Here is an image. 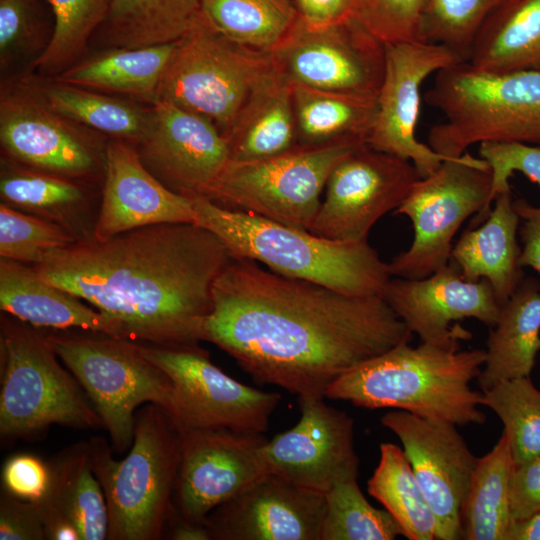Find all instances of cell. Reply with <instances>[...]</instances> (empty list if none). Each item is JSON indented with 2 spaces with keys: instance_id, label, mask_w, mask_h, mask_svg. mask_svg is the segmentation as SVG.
Here are the masks:
<instances>
[{
  "instance_id": "cell-10",
  "label": "cell",
  "mask_w": 540,
  "mask_h": 540,
  "mask_svg": "<svg viewBox=\"0 0 540 540\" xmlns=\"http://www.w3.org/2000/svg\"><path fill=\"white\" fill-rule=\"evenodd\" d=\"M364 144L297 145L263 159L230 160L207 198L230 209L310 231L333 169Z\"/></svg>"
},
{
  "instance_id": "cell-38",
  "label": "cell",
  "mask_w": 540,
  "mask_h": 540,
  "mask_svg": "<svg viewBox=\"0 0 540 540\" xmlns=\"http://www.w3.org/2000/svg\"><path fill=\"white\" fill-rule=\"evenodd\" d=\"M324 494L321 540H394L404 536L387 510L368 502L357 479L341 481Z\"/></svg>"
},
{
  "instance_id": "cell-30",
  "label": "cell",
  "mask_w": 540,
  "mask_h": 540,
  "mask_svg": "<svg viewBox=\"0 0 540 540\" xmlns=\"http://www.w3.org/2000/svg\"><path fill=\"white\" fill-rule=\"evenodd\" d=\"M297 145L367 142L377 116V98L292 83Z\"/></svg>"
},
{
  "instance_id": "cell-14",
  "label": "cell",
  "mask_w": 540,
  "mask_h": 540,
  "mask_svg": "<svg viewBox=\"0 0 540 540\" xmlns=\"http://www.w3.org/2000/svg\"><path fill=\"white\" fill-rule=\"evenodd\" d=\"M421 178L409 160L367 144L333 169L310 232L332 240H368L371 228L407 198Z\"/></svg>"
},
{
  "instance_id": "cell-27",
  "label": "cell",
  "mask_w": 540,
  "mask_h": 540,
  "mask_svg": "<svg viewBox=\"0 0 540 540\" xmlns=\"http://www.w3.org/2000/svg\"><path fill=\"white\" fill-rule=\"evenodd\" d=\"M48 465L49 487L38 501L44 525L51 520H68L79 529L82 540L107 539L108 509L91 466L88 442L64 449Z\"/></svg>"
},
{
  "instance_id": "cell-1",
  "label": "cell",
  "mask_w": 540,
  "mask_h": 540,
  "mask_svg": "<svg viewBox=\"0 0 540 540\" xmlns=\"http://www.w3.org/2000/svg\"><path fill=\"white\" fill-rule=\"evenodd\" d=\"M202 332L259 383L324 397L352 368L413 333L383 296L347 295L233 258L216 279Z\"/></svg>"
},
{
  "instance_id": "cell-15",
  "label": "cell",
  "mask_w": 540,
  "mask_h": 540,
  "mask_svg": "<svg viewBox=\"0 0 540 540\" xmlns=\"http://www.w3.org/2000/svg\"><path fill=\"white\" fill-rule=\"evenodd\" d=\"M459 62L461 59L452 50L439 44L422 41L385 44V71L377 98V116L366 144L409 160L421 178L451 159L420 142L416 126L423 81Z\"/></svg>"
},
{
  "instance_id": "cell-23",
  "label": "cell",
  "mask_w": 540,
  "mask_h": 540,
  "mask_svg": "<svg viewBox=\"0 0 540 540\" xmlns=\"http://www.w3.org/2000/svg\"><path fill=\"white\" fill-rule=\"evenodd\" d=\"M106 171L93 238L108 240L124 232L164 223H196L188 197L165 186L122 140L106 149Z\"/></svg>"
},
{
  "instance_id": "cell-26",
  "label": "cell",
  "mask_w": 540,
  "mask_h": 540,
  "mask_svg": "<svg viewBox=\"0 0 540 540\" xmlns=\"http://www.w3.org/2000/svg\"><path fill=\"white\" fill-rule=\"evenodd\" d=\"M485 351V363L477 377L482 391L505 380L530 377L540 351L539 281L523 279L501 305Z\"/></svg>"
},
{
  "instance_id": "cell-25",
  "label": "cell",
  "mask_w": 540,
  "mask_h": 540,
  "mask_svg": "<svg viewBox=\"0 0 540 540\" xmlns=\"http://www.w3.org/2000/svg\"><path fill=\"white\" fill-rule=\"evenodd\" d=\"M519 224L511 190L502 192L482 224L464 231L451 253V260L463 278L488 280L501 305L524 279L519 264Z\"/></svg>"
},
{
  "instance_id": "cell-6",
  "label": "cell",
  "mask_w": 540,
  "mask_h": 540,
  "mask_svg": "<svg viewBox=\"0 0 540 540\" xmlns=\"http://www.w3.org/2000/svg\"><path fill=\"white\" fill-rule=\"evenodd\" d=\"M424 101L444 115L428 145L456 158L483 142L540 146V71L492 73L459 62L435 73Z\"/></svg>"
},
{
  "instance_id": "cell-21",
  "label": "cell",
  "mask_w": 540,
  "mask_h": 540,
  "mask_svg": "<svg viewBox=\"0 0 540 540\" xmlns=\"http://www.w3.org/2000/svg\"><path fill=\"white\" fill-rule=\"evenodd\" d=\"M325 494L266 473L207 517L214 540H321Z\"/></svg>"
},
{
  "instance_id": "cell-8",
  "label": "cell",
  "mask_w": 540,
  "mask_h": 540,
  "mask_svg": "<svg viewBox=\"0 0 540 540\" xmlns=\"http://www.w3.org/2000/svg\"><path fill=\"white\" fill-rule=\"evenodd\" d=\"M275 70L272 52L225 38L198 13L176 41L157 99L206 118L225 137L248 99Z\"/></svg>"
},
{
  "instance_id": "cell-22",
  "label": "cell",
  "mask_w": 540,
  "mask_h": 540,
  "mask_svg": "<svg viewBox=\"0 0 540 540\" xmlns=\"http://www.w3.org/2000/svg\"><path fill=\"white\" fill-rule=\"evenodd\" d=\"M70 123L34 92L1 98V145L11 158L35 170L65 178L94 170L97 159L92 143Z\"/></svg>"
},
{
  "instance_id": "cell-39",
  "label": "cell",
  "mask_w": 540,
  "mask_h": 540,
  "mask_svg": "<svg viewBox=\"0 0 540 540\" xmlns=\"http://www.w3.org/2000/svg\"><path fill=\"white\" fill-rule=\"evenodd\" d=\"M54 17L48 43L34 61L46 72H57L75 60L104 22L113 0H46Z\"/></svg>"
},
{
  "instance_id": "cell-41",
  "label": "cell",
  "mask_w": 540,
  "mask_h": 540,
  "mask_svg": "<svg viewBox=\"0 0 540 540\" xmlns=\"http://www.w3.org/2000/svg\"><path fill=\"white\" fill-rule=\"evenodd\" d=\"M63 225L0 205V256L20 263H43L51 255L77 242Z\"/></svg>"
},
{
  "instance_id": "cell-18",
  "label": "cell",
  "mask_w": 540,
  "mask_h": 540,
  "mask_svg": "<svg viewBox=\"0 0 540 540\" xmlns=\"http://www.w3.org/2000/svg\"><path fill=\"white\" fill-rule=\"evenodd\" d=\"M324 399L298 397L299 421L262 448L268 473L322 493L359 475L353 419Z\"/></svg>"
},
{
  "instance_id": "cell-4",
  "label": "cell",
  "mask_w": 540,
  "mask_h": 540,
  "mask_svg": "<svg viewBox=\"0 0 540 540\" xmlns=\"http://www.w3.org/2000/svg\"><path fill=\"white\" fill-rule=\"evenodd\" d=\"M196 224L217 235L233 258L321 284L352 296H383L392 279L368 240L348 242L318 236L252 213L189 197Z\"/></svg>"
},
{
  "instance_id": "cell-3",
  "label": "cell",
  "mask_w": 540,
  "mask_h": 540,
  "mask_svg": "<svg viewBox=\"0 0 540 540\" xmlns=\"http://www.w3.org/2000/svg\"><path fill=\"white\" fill-rule=\"evenodd\" d=\"M395 346L347 371L325 398L366 409L392 408L456 426L482 425V392L472 390L485 363L484 349L421 343Z\"/></svg>"
},
{
  "instance_id": "cell-28",
  "label": "cell",
  "mask_w": 540,
  "mask_h": 540,
  "mask_svg": "<svg viewBox=\"0 0 540 540\" xmlns=\"http://www.w3.org/2000/svg\"><path fill=\"white\" fill-rule=\"evenodd\" d=\"M225 138L234 161L263 159L297 146L292 83L277 67L248 99Z\"/></svg>"
},
{
  "instance_id": "cell-46",
  "label": "cell",
  "mask_w": 540,
  "mask_h": 540,
  "mask_svg": "<svg viewBox=\"0 0 540 540\" xmlns=\"http://www.w3.org/2000/svg\"><path fill=\"white\" fill-rule=\"evenodd\" d=\"M5 491L26 501H39L46 494L50 483L49 465L30 454L9 458L2 471Z\"/></svg>"
},
{
  "instance_id": "cell-31",
  "label": "cell",
  "mask_w": 540,
  "mask_h": 540,
  "mask_svg": "<svg viewBox=\"0 0 540 540\" xmlns=\"http://www.w3.org/2000/svg\"><path fill=\"white\" fill-rule=\"evenodd\" d=\"M175 46L176 41L139 48H112L63 70L56 81L127 94L152 104Z\"/></svg>"
},
{
  "instance_id": "cell-12",
  "label": "cell",
  "mask_w": 540,
  "mask_h": 540,
  "mask_svg": "<svg viewBox=\"0 0 540 540\" xmlns=\"http://www.w3.org/2000/svg\"><path fill=\"white\" fill-rule=\"evenodd\" d=\"M142 354L169 377L180 429H228L264 433L281 395L247 386L211 362L199 345L137 343Z\"/></svg>"
},
{
  "instance_id": "cell-11",
  "label": "cell",
  "mask_w": 540,
  "mask_h": 540,
  "mask_svg": "<svg viewBox=\"0 0 540 540\" xmlns=\"http://www.w3.org/2000/svg\"><path fill=\"white\" fill-rule=\"evenodd\" d=\"M491 191L488 163L468 152L420 178L394 211L411 220L414 236L410 247L388 263L392 277L423 279L448 265L453 238L464 221L477 214L472 225L478 226L486 219Z\"/></svg>"
},
{
  "instance_id": "cell-7",
  "label": "cell",
  "mask_w": 540,
  "mask_h": 540,
  "mask_svg": "<svg viewBox=\"0 0 540 540\" xmlns=\"http://www.w3.org/2000/svg\"><path fill=\"white\" fill-rule=\"evenodd\" d=\"M58 358L45 335L16 321L2 320V442L35 438L53 424L79 429L103 426L83 388Z\"/></svg>"
},
{
  "instance_id": "cell-2",
  "label": "cell",
  "mask_w": 540,
  "mask_h": 540,
  "mask_svg": "<svg viewBox=\"0 0 540 540\" xmlns=\"http://www.w3.org/2000/svg\"><path fill=\"white\" fill-rule=\"evenodd\" d=\"M232 259L205 227L164 223L77 241L34 268L119 323L128 340L184 346L202 340L214 283Z\"/></svg>"
},
{
  "instance_id": "cell-49",
  "label": "cell",
  "mask_w": 540,
  "mask_h": 540,
  "mask_svg": "<svg viewBox=\"0 0 540 540\" xmlns=\"http://www.w3.org/2000/svg\"><path fill=\"white\" fill-rule=\"evenodd\" d=\"M513 207L521 222L518 233L523 247L519 264L522 268L531 267L540 276V206L525 199H516Z\"/></svg>"
},
{
  "instance_id": "cell-16",
  "label": "cell",
  "mask_w": 540,
  "mask_h": 540,
  "mask_svg": "<svg viewBox=\"0 0 540 540\" xmlns=\"http://www.w3.org/2000/svg\"><path fill=\"white\" fill-rule=\"evenodd\" d=\"M180 432L181 460L175 493L177 512L187 522L205 525L216 507L268 473L262 454L268 439L263 433L228 429Z\"/></svg>"
},
{
  "instance_id": "cell-50",
  "label": "cell",
  "mask_w": 540,
  "mask_h": 540,
  "mask_svg": "<svg viewBox=\"0 0 540 540\" xmlns=\"http://www.w3.org/2000/svg\"><path fill=\"white\" fill-rule=\"evenodd\" d=\"M169 536L173 540H210V532L206 525L194 524L183 520L179 514L168 525Z\"/></svg>"
},
{
  "instance_id": "cell-36",
  "label": "cell",
  "mask_w": 540,
  "mask_h": 540,
  "mask_svg": "<svg viewBox=\"0 0 540 540\" xmlns=\"http://www.w3.org/2000/svg\"><path fill=\"white\" fill-rule=\"evenodd\" d=\"M34 93L58 115L118 139L140 143L149 126L150 110L83 87L56 81Z\"/></svg>"
},
{
  "instance_id": "cell-32",
  "label": "cell",
  "mask_w": 540,
  "mask_h": 540,
  "mask_svg": "<svg viewBox=\"0 0 540 540\" xmlns=\"http://www.w3.org/2000/svg\"><path fill=\"white\" fill-rule=\"evenodd\" d=\"M513 459L502 432L493 448L477 458L460 511L461 538L505 540L513 519L509 483Z\"/></svg>"
},
{
  "instance_id": "cell-51",
  "label": "cell",
  "mask_w": 540,
  "mask_h": 540,
  "mask_svg": "<svg viewBox=\"0 0 540 540\" xmlns=\"http://www.w3.org/2000/svg\"><path fill=\"white\" fill-rule=\"evenodd\" d=\"M505 540H540V512L526 520L513 522Z\"/></svg>"
},
{
  "instance_id": "cell-17",
  "label": "cell",
  "mask_w": 540,
  "mask_h": 540,
  "mask_svg": "<svg viewBox=\"0 0 540 540\" xmlns=\"http://www.w3.org/2000/svg\"><path fill=\"white\" fill-rule=\"evenodd\" d=\"M381 423L402 444L434 514L436 539H460V511L478 457L451 422L395 409L385 413Z\"/></svg>"
},
{
  "instance_id": "cell-9",
  "label": "cell",
  "mask_w": 540,
  "mask_h": 540,
  "mask_svg": "<svg viewBox=\"0 0 540 540\" xmlns=\"http://www.w3.org/2000/svg\"><path fill=\"white\" fill-rule=\"evenodd\" d=\"M45 336L91 399L117 452L128 450L133 443L140 405L156 404L171 415V381L135 341L93 332Z\"/></svg>"
},
{
  "instance_id": "cell-34",
  "label": "cell",
  "mask_w": 540,
  "mask_h": 540,
  "mask_svg": "<svg viewBox=\"0 0 540 540\" xmlns=\"http://www.w3.org/2000/svg\"><path fill=\"white\" fill-rule=\"evenodd\" d=\"M199 13L225 38L269 52L299 18L295 0H201Z\"/></svg>"
},
{
  "instance_id": "cell-44",
  "label": "cell",
  "mask_w": 540,
  "mask_h": 540,
  "mask_svg": "<svg viewBox=\"0 0 540 540\" xmlns=\"http://www.w3.org/2000/svg\"><path fill=\"white\" fill-rule=\"evenodd\" d=\"M42 0H0V62L7 66L47 31Z\"/></svg>"
},
{
  "instance_id": "cell-24",
  "label": "cell",
  "mask_w": 540,
  "mask_h": 540,
  "mask_svg": "<svg viewBox=\"0 0 540 540\" xmlns=\"http://www.w3.org/2000/svg\"><path fill=\"white\" fill-rule=\"evenodd\" d=\"M84 300L45 281L24 263L0 260V308L33 327L80 329L118 339L128 337L119 323Z\"/></svg>"
},
{
  "instance_id": "cell-45",
  "label": "cell",
  "mask_w": 540,
  "mask_h": 540,
  "mask_svg": "<svg viewBox=\"0 0 540 540\" xmlns=\"http://www.w3.org/2000/svg\"><path fill=\"white\" fill-rule=\"evenodd\" d=\"M479 157L492 172L491 200L511 190L509 178L514 172L526 176L540 187V146L517 142H483L479 144Z\"/></svg>"
},
{
  "instance_id": "cell-40",
  "label": "cell",
  "mask_w": 540,
  "mask_h": 540,
  "mask_svg": "<svg viewBox=\"0 0 540 540\" xmlns=\"http://www.w3.org/2000/svg\"><path fill=\"white\" fill-rule=\"evenodd\" d=\"M0 195L5 204L62 221L84 204L82 189L65 177L20 168L2 170Z\"/></svg>"
},
{
  "instance_id": "cell-20",
  "label": "cell",
  "mask_w": 540,
  "mask_h": 540,
  "mask_svg": "<svg viewBox=\"0 0 540 540\" xmlns=\"http://www.w3.org/2000/svg\"><path fill=\"white\" fill-rule=\"evenodd\" d=\"M384 298L421 343L444 347L472 337L453 322L474 318L491 328L501 308L488 280L464 279L453 262L423 279L392 278Z\"/></svg>"
},
{
  "instance_id": "cell-5",
  "label": "cell",
  "mask_w": 540,
  "mask_h": 540,
  "mask_svg": "<svg viewBox=\"0 0 540 540\" xmlns=\"http://www.w3.org/2000/svg\"><path fill=\"white\" fill-rule=\"evenodd\" d=\"M91 466L103 489L109 540H158L176 515L172 503L181 460V432L152 403L136 413L127 456L113 459L107 441H88Z\"/></svg>"
},
{
  "instance_id": "cell-42",
  "label": "cell",
  "mask_w": 540,
  "mask_h": 540,
  "mask_svg": "<svg viewBox=\"0 0 540 540\" xmlns=\"http://www.w3.org/2000/svg\"><path fill=\"white\" fill-rule=\"evenodd\" d=\"M504 0H428L419 41L443 45L468 62L474 39Z\"/></svg>"
},
{
  "instance_id": "cell-13",
  "label": "cell",
  "mask_w": 540,
  "mask_h": 540,
  "mask_svg": "<svg viewBox=\"0 0 540 540\" xmlns=\"http://www.w3.org/2000/svg\"><path fill=\"white\" fill-rule=\"evenodd\" d=\"M272 53L277 69L291 83L378 97L385 71V44L351 16L311 25L299 15Z\"/></svg>"
},
{
  "instance_id": "cell-35",
  "label": "cell",
  "mask_w": 540,
  "mask_h": 540,
  "mask_svg": "<svg viewBox=\"0 0 540 540\" xmlns=\"http://www.w3.org/2000/svg\"><path fill=\"white\" fill-rule=\"evenodd\" d=\"M367 489L396 520L404 537L436 539L434 514L402 448L389 442L380 444L379 463Z\"/></svg>"
},
{
  "instance_id": "cell-29",
  "label": "cell",
  "mask_w": 540,
  "mask_h": 540,
  "mask_svg": "<svg viewBox=\"0 0 540 540\" xmlns=\"http://www.w3.org/2000/svg\"><path fill=\"white\" fill-rule=\"evenodd\" d=\"M468 62L492 73L540 71V0H504L479 29Z\"/></svg>"
},
{
  "instance_id": "cell-47",
  "label": "cell",
  "mask_w": 540,
  "mask_h": 540,
  "mask_svg": "<svg viewBox=\"0 0 540 540\" xmlns=\"http://www.w3.org/2000/svg\"><path fill=\"white\" fill-rule=\"evenodd\" d=\"M46 539L41 506L38 501L19 499L10 493L0 497V540Z\"/></svg>"
},
{
  "instance_id": "cell-48",
  "label": "cell",
  "mask_w": 540,
  "mask_h": 540,
  "mask_svg": "<svg viewBox=\"0 0 540 540\" xmlns=\"http://www.w3.org/2000/svg\"><path fill=\"white\" fill-rule=\"evenodd\" d=\"M509 494L513 522L526 520L540 512V455L513 463Z\"/></svg>"
},
{
  "instance_id": "cell-33",
  "label": "cell",
  "mask_w": 540,
  "mask_h": 540,
  "mask_svg": "<svg viewBox=\"0 0 540 540\" xmlns=\"http://www.w3.org/2000/svg\"><path fill=\"white\" fill-rule=\"evenodd\" d=\"M201 0H113L96 31L112 48L177 41L199 13Z\"/></svg>"
},
{
  "instance_id": "cell-19",
  "label": "cell",
  "mask_w": 540,
  "mask_h": 540,
  "mask_svg": "<svg viewBox=\"0 0 540 540\" xmlns=\"http://www.w3.org/2000/svg\"><path fill=\"white\" fill-rule=\"evenodd\" d=\"M138 152L165 186L185 197H207L231 159L223 134L206 118L157 99Z\"/></svg>"
},
{
  "instance_id": "cell-37",
  "label": "cell",
  "mask_w": 540,
  "mask_h": 540,
  "mask_svg": "<svg viewBox=\"0 0 540 540\" xmlns=\"http://www.w3.org/2000/svg\"><path fill=\"white\" fill-rule=\"evenodd\" d=\"M481 403L501 420L514 464L540 455V390L530 377L505 380L482 391Z\"/></svg>"
},
{
  "instance_id": "cell-43",
  "label": "cell",
  "mask_w": 540,
  "mask_h": 540,
  "mask_svg": "<svg viewBox=\"0 0 540 540\" xmlns=\"http://www.w3.org/2000/svg\"><path fill=\"white\" fill-rule=\"evenodd\" d=\"M428 0H352L351 17L384 44L419 41Z\"/></svg>"
}]
</instances>
